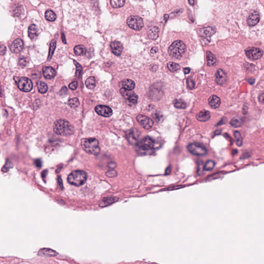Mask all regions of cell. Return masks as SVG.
Returning a JSON list of instances; mask_svg holds the SVG:
<instances>
[{"label": "cell", "instance_id": "obj_1", "mask_svg": "<svg viewBox=\"0 0 264 264\" xmlns=\"http://www.w3.org/2000/svg\"><path fill=\"white\" fill-rule=\"evenodd\" d=\"M53 130L57 135L63 136H69L74 133L73 125L65 119H59L55 122Z\"/></svg>", "mask_w": 264, "mask_h": 264}, {"label": "cell", "instance_id": "obj_2", "mask_svg": "<svg viewBox=\"0 0 264 264\" xmlns=\"http://www.w3.org/2000/svg\"><path fill=\"white\" fill-rule=\"evenodd\" d=\"M81 144L83 150L89 154L97 155L100 152L99 141L95 138H83Z\"/></svg>", "mask_w": 264, "mask_h": 264}, {"label": "cell", "instance_id": "obj_3", "mask_svg": "<svg viewBox=\"0 0 264 264\" xmlns=\"http://www.w3.org/2000/svg\"><path fill=\"white\" fill-rule=\"evenodd\" d=\"M87 179V175L86 172L82 170H76L69 174L67 180L72 185L80 186L85 183Z\"/></svg>", "mask_w": 264, "mask_h": 264}, {"label": "cell", "instance_id": "obj_4", "mask_svg": "<svg viewBox=\"0 0 264 264\" xmlns=\"http://www.w3.org/2000/svg\"><path fill=\"white\" fill-rule=\"evenodd\" d=\"M185 44L181 40H177L173 42L168 49L169 55L172 58L180 59L186 51Z\"/></svg>", "mask_w": 264, "mask_h": 264}, {"label": "cell", "instance_id": "obj_5", "mask_svg": "<svg viewBox=\"0 0 264 264\" xmlns=\"http://www.w3.org/2000/svg\"><path fill=\"white\" fill-rule=\"evenodd\" d=\"M155 144L154 141L152 138L149 137H146L138 144V149L142 154L147 153V152L150 151L154 148Z\"/></svg>", "mask_w": 264, "mask_h": 264}, {"label": "cell", "instance_id": "obj_6", "mask_svg": "<svg viewBox=\"0 0 264 264\" xmlns=\"http://www.w3.org/2000/svg\"><path fill=\"white\" fill-rule=\"evenodd\" d=\"M127 24L131 29L136 31L141 30L144 24L142 18L137 16H131L128 18Z\"/></svg>", "mask_w": 264, "mask_h": 264}, {"label": "cell", "instance_id": "obj_7", "mask_svg": "<svg viewBox=\"0 0 264 264\" xmlns=\"http://www.w3.org/2000/svg\"><path fill=\"white\" fill-rule=\"evenodd\" d=\"M188 150L192 154L203 156L207 153V150L204 146L199 143H192L187 147Z\"/></svg>", "mask_w": 264, "mask_h": 264}, {"label": "cell", "instance_id": "obj_8", "mask_svg": "<svg viewBox=\"0 0 264 264\" xmlns=\"http://www.w3.org/2000/svg\"><path fill=\"white\" fill-rule=\"evenodd\" d=\"M245 53L247 57L251 60H257L261 59L264 54L262 50L254 47L248 48L245 50Z\"/></svg>", "mask_w": 264, "mask_h": 264}, {"label": "cell", "instance_id": "obj_9", "mask_svg": "<svg viewBox=\"0 0 264 264\" xmlns=\"http://www.w3.org/2000/svg\"><path fill=\"white\" fill-rule=\"evenodd\" d=\"M120 93L122 96L128 101V102L133 104L137 103L138 101L137 95L133 91L130 90H127L125 89L121 88L120 90Z\"/></svg>", "mask_w": 264, "mask_h": 264}, {"label": "cell", "instance_id": "obj_10", "mask_svg": "<svg viewBox=\"0 0 264 264\" xmlns=\"http://www.w3.org/2000/svg\"><path fill=\"white\" fill-rule=\"evenodd\" d=\"M136 120L140 125L144 129L149 130L153 125V120L146 116L140 115L137 116Z\"/></svg>", "mask_w": 264, "mask_h": 264}, {"label": "cell", "instance_id": "obj_11", "mask_svg": "<svg viewBox=\"0 0 264 264\" xmlns=\"http://www.w3.org/2000/svg\"><path fill=\"white\" fill-rule=\"evenodd\" d=\"M18 87L20 90L23 92H30L33 88V83L32 81L29 78L22 77L18 82Z\"/></svg>", "mask_w": 264, "mask_h": 264}, {"label": "cell", "instance_id": "obj_12", "mask_svg": "<svg viewBox=\"0 0 264 264\" xmlns=\"http://www.w3.org/2000/svg\"><path fill=\"white\" fill-rule=\"evenodd\" d=\"M228 75L226 72L221 69L218 70L215 74V81L220 85H224L227 82Z\"/></svg>", "mask_w": 264, "mask_h": 264}, {"label": "cell", "instance_id": "obj_13", "mask_svg": "<svg viewBox=\"0 0 264 264\" xmlns=\"http://www.w3.org/2000/svg\"><path fill=\"white\" fill-rule=\"evenodd\" d=\"M95 111L99 115L105 117H110L113 114V111L111 108L105 105H97L95 107Z\"/></svg>", "mask_w": 264, "mask_h": 264}, {"label": "cell", "instance_id": "obj_14", "mask_svg": "<svg viewBox=\"0 0 264 264\" xmlns=\"http://www.w3.org/2000/svg\"><path fill=\"white\" fill-rule=\"evenodd\" d=\"M24 47V43L21 39H17L14 41L12 44L11 47V50L12 52L15 53H18L22 51Z\"/></svg>", "mask_w": 264, "mask_h": 264}, {"label": "cell", "instance_id": "obj_15", "mask_svg": "<svg viewBox=\"0 0 264 264\" xmlns=\"http://www.w3.org/2000/svg\"><path fill=\"white\" fill-rule=\"evenodd\" d=\"M111 51L115 55H121L122 52L123 50V46L120 42L119 41H113L111 44Z\"/></svg>", "mask_w": 264, "mask_h": 264}, {"label": "cell", "instance_id": "obj_16", "mask_svg": "<svg viewBox=\"0 0 264 264\" xmlns=\"http://www.w3.org/2000/svg\"><path fill=\"white\" fill-rule=\"evenodd\" d=\"M260 15L256 12H251L248 19V24L250 26H256L260 21Z\"/></svg>", "mask_w": 264, "mask_h": 264}, {"label": "cell", "instance_id": "obj_17", "mask_svg": "<svg viewBox=\"0 0 264 264\" xmlns=\"http://www.w3.org/2000/svg\"><path fill=\"white\" fill-rule=\"evenodd\" d=\"M216 29L213 26L204 27L200 30V34L205 37H209L213 36L216 33Z\"/></svg>", "mask_w": 264, "mask_h": 264}, {"label": "cell", "instance_id": "obj_18", "mask_svg": "<svg viewBox=\"0 0 264 264\" xmlns=\"http://www.w3.org/2000/svg\"><path fill=\"white\" fill-rule=\"evenodd\" d=\"M119 86L121 87V88L125 89L127 90H133L135 87V82L130 79H125L119 83Z\"/></svg>", "mask_w": 264, "mask_h": 264}, {"label": "cell", "instance_id": "obj_19", "mask_svg": "<svg viewBox=\"0 0 264 264\" xmlns=\"http://www.w3.org/2000/svg\"><path fill=\"white\" fill-rule=\"evenodd\" d=\"M56 71L54 68L51 67H45L43 69V74L45 78L52 79L56 75Z\"/></svg>", "mask_w": 264, "mask_h": 264}, {"label": "cell", "instance_id": "obj_20", "mask_svg": "<svg viewBox=\"0 0 264 264\" xmlns=\"http://www.w3.org/2000/svg\"><path fill=\"white\" fill-rule=\"evenodd\" d=\"M210 116L211 115L210 111L203 110L196 115V118L200 121L205 122L210 119Z\"/></svg>", "mask_w": 264, "mask_h": 264}, {"label": "cell", "instance_id": "obj_21", "mask_svg": "<svg viewBox=\"0 0 264 264\" xmlns=\"http://www.w3.org/2000/svg\"><path fill=\"white\" fill-rule=\"evenodd\" d=\"M209 103L212 108H217L220 105V99L215 95H213L210 96L209 99Z\"/></svg>", "mask_w": 264, "mask_h": 264}, {"label": "cell", "instance_id": "obj_22", "mask_svg": "<svg viewBox=\"0 0 264 264\" xmlns=\"http://www.w3.org/2000/svg\"><path fill=\"white\" fill-rule=\"evenodd\" d=\"M38 255L41 257H55L57 255V252L53 250L52 249H41L38 252Z\"/></svg>", "mask_w": 264, "mask_h": 264}, {"label": "cell", "instance_id": "obj_23", "mask_svg": "<svg viewBox=\"0 0 264 264\" xmlns=\"http://www.w3.org/2000/svg\"><path fill=\"white\" fill-rule=\"evenodd\" d=\"M148 37L152 40H155L158 38L159 35V29L156 26L150 27L148 31Z\"/></svg>", "mask_w": 264, "mask_h": 264}, {"label": "cell", "instance_id": "obj_24", "mask_svg": "<svg viewBox=\"0 0 264 264\" xmlns=\"http://www.w3.org/2000/svg\"><path fill=\"white\" fill-rule=\"evenodd\" d=\"M206 59L207 65L209 67L215 66L217 64V60L215 56L210 51H207L206 52Z\"/></svg>", "mask_w": 264, "mask_h": 264}, {"label": "cell", "instance_id": "obj_25", "mask_svg": "<svg viewBox=\"0 0 264 264\" xmlns=\"http://www.w3.org/2000/svg\"><path fill=\"white\" fill-rule=\"evenodd\" d=\"M29 37L31 39H34L38 36V29L37 26L35 24H31L29 27Z\"/></svg>", "mask_w": 264, "mask_h": 264}, {"label": "cell", "instance_id": "obj_26", "mask_svg": "<svg viewBox=\"0 0 264 264\" xmlns=\"http://www.w3.org/2000/svg\"><path fill=\"white\" fill-rule=\"evenodd\" d=\"M118 200L117 198H113V197H110V198H105L103 199L102 202L100 204V207H105L106 206L109 205L110 204H112L116 201Z\"/></svg>", "mask_w": 264, "mask_h": 264}, {"label": "cell", "instance_id": "obj_27", "mask_svg": "<svg viewBox=\"0 0 264 264\" xmlns=\"http://www.w3.org/2000/svg\"><path fill=\"white\" fill-rule=\"evenodd\" d=\"M243 123V120L240 117H234L231 120L230 125L234 128H238L241 126Z\"/></svg>", "mask_w": 264, "mask_h": 264}, {"label": "cell", "instance_id": "obj_28", "mask_svg": "<svg viewBox=\"0 0 264 264\" xmlns=\"http://www.w3.org/2000/svg\"><path fill=\"white\" fill-rule=\"evenodd\" d=\"M37 86L39 92L42 93V94L46 93L48 91V89L47 84H45V82H38L37 83Z\"/></svg>", "mask_w": 264, "mask_h": 264}, {"label": "cell", "instance_id": "obj_29", "mask_svg": "<svg viewBox=\"0 0 264 264\" xmlns=\"http://www.w3.org/2000/svg\"><path fill=\"white\" fill-rule=\"evenodd\" d=\"M86 86L89 89H92L96 87V79L93 77H89L86 81Z\"/></svg>", "mask_w": 264, "mask_h": 264}, {"label": "cell", "instance_id": "obj_30", "mask_svg": "<svg viewBox=\"0 0 264 264\" xmlns=\"http://www.w3.org/2000/svg\"><path fill=\"white\" fill-rule=\"evenodd\" d=\"M74 52L77 55H83L86 53V49L84 45H77L74 49Z\"/></svg>", "mask_w": 264, "mask_h": 264}, {"label": "cell", "instance_id": "obj_31", "mask_svg": "<svg viewBox=\"0 0 264 264\" xmlns=\"http://www.w3.org/2000/svg\"><path fill=\"white\" fill-rule=\"evenodd\" d=\"M45 18L48 21H54L56 19V15L54 12L51 10H48L45 13Z\"/></svg>", "mask_w": 264, "mask_h": 264}, {"label": "cell", "instance_id": "obj_32", "mask_svg": "<svg viewBox=\"0 0 264 264\" xmlns=\"http://www.w3.org/2000/svg\"><path fill=\"white\" fill-rule=\"evenodd\" d=\"M167 67L171 72H175L180 69V66L174 62H169L167 64Z\"/></svg>", "mask_w": 264, "mask_h": 264}, {"label": "cell", "instance_id": "obj_33", "mask_svg": "<svg viewBox=\"0 0 264 264\" xmlns=\"http://www.w3.org/2000/svg\"><path fill=\"white\" fill-rule=\"evenodd\" d=\"M111 4L115 8L121 7L125 5V0H111Z\"/></svg>", "mask_w": 264, "mask_h": 264}, {"label": "cell", "instance_id": "obj_34", "mask_svg": "<svg viewBox=\"0 0 264 264\" xmlns=\"http://www.w3.org/2000/svg\"><path fill=\"white\" fill-rule=\"evenodd\" d=\"M174 105L176 108H180V109H185L187 107L186 103L181 99L176 100L174 101Z\"/></svg>", "mask_w": 264, "mask_h": 264}, {"label": "cell", "instance_id": "obj_35", "mask_svg": "<svg viewBox=\"0 0 264 264\" xmlns=\"http://www.w3.org/2000/svg\"><path fill=\"white\" fill-rule=\"evenodd\" d=\"M235 139L236 144L238 147H241L243 144V138L240 135V133L238 131H235L234 133Z\"/></svg>", "mask_w": 264, "mask_h": 264}, {"label": "cell", "instance_id": "obj_36", "mask_svg": "<svg viewBox=\"0 0 264 264\" xmlns=\"http://www.w3.org/2000/svg\"><path fill=\"white\" fill-rule=\"evenodd\" d=\"M215 166V163L212 160L207 161L204 165V170L205 171H210L213 169Z\"/></svg>", "mask_w": 264, "mask_h": 264}, {"label": "cell", "instance_id": "obj_37", "mask_svg": "<svg viewBox=\"0 0 264 264\" xmlns=\"http://www.w3.org/2000/svg\"><path fill=\"white\" fill-rule=\"evenodd\" d=\"M68 103L69 106L72 107V108H76L80 105L79 100L77 98H72L70 100H69Z\"/></svg>", "mask_w": 264, "mask_h": 264}, {"label": "cell", "instance_id": "obj_38", "mask_svg": "<svg viewBox=\"0 0 264 264\" xmlns=\"http://www.w3.org/2000/svg\"><path fill=\"white\" fill-rule=\"evenodd\" d=\"M56 43L55 41H53L52 42H51L50 47L48 59H50L51 57H52L53 54L54 53V51L56 48Z\"/></svg>", "mask_w": 264, "mask_h": 264}, {"label": "cell", "instance_id": "obj_39", "mask_svg": "<svg viewBox=\"0 0 264 264\" xmlns=\"http://www.w3.org/2000/svg\"><path fill=\"white\" fill-rule=\"evenodd\" d=\"M74 63L75 64L76 66V76L77 77H80V74L81 73L82 71V67L81 65H80V64L78 63L77 61L74 60Z\"/></svg>", "mask_w": 264, "mask_h": 264}, {"label": "cell", "instance_id": "obj_40", "mask_svg": "<svg viewBox=\"0 0 264 264\" xmlns=\"http://www.w3.org/2000/svg\"><path fill=\"white\" fill-rule=\"evenodd\" d=\"M23 8L22 6H18L16 8V9H15V11H14V15L15 16H19L21 15V13L23 12Z\"/></svg>", "mask_w": 264, "mask_h": 264}, {"label": "cell", "instance_id": "obj_41", "mask_svg": "<svg viewBox=\"0 0 264 264\" xmlns=\"http://www.w3.org/2000/svg\"><path fill=\"white\" fill-rule=\"evenodd\" d=\"M117 172L115 170L111 169L106 173V176L109 177H115L117 176Z\"/></svg>", "mask_w": 264, "mask_h": 264}, {"label": "cell", "instance_id": "obj_42", "mask_svg": "<svg viewBox=\"0 0 264 264\" xmlns=\"http://www.w3.org/2000/svg\"><path fill=\"white\" fill-rule=\"evenodd\" d=\"M187 87L190 89H192L195 86V83L194 82V81L190 78H188L187 80Z\"/></svg>", "mask_w": 264, "mask_h": 264}, {"label": "cell", "instance_id": "obj_43", "mask_svg": "<svg viewBox=\"0 0 264 264\" xmlns=\"http://www.w3.org/2000/svg\"><path fill=\"white\" fill-rule=\"evenodd\" d=\"M27 63H28V59L26 57H23L20 59L19 64L20 66L24 67L27 64Z\"/></svg>", "mask_w": 264, "mask_h": 264}, {"label": "cell", "instance_id": "obj_44", "mask_svg": "<svg viewBox=\"0 0 264 264\" xmlns=\"http://www.w3.org/2000/svg\"><path fill=\"white\" fill-rule=\"evenodd\" d=\"M78 82L77 81H74L71 82V84H69V88L71 89V90H75L78 88Z\"/></svg>", "mask_w": 264, "mask_h": 264}, {"label": "cell", "instance_id": "obj_45", "mask_svg": "<svg viewBox=\"0 0 264 264\" xmlns=\"http://www.w3.org/2000/svg\"><path fill=\"white\" fill-rule=\"evenodd\" d=\"M108 167L111 169H114L117 167V164L115 162H111L108 164Z\"/></svg>", "mask_w": 264, "mask_h": 264}, {"label": "cell", "instance_id": "obj_46", "mask_svg": "<svg viewBox=\"0 0 264 264\" xmlns=\"http://www.w3.org/2000/svg\"><path fill=\"white\" fill-rule=\"evenodd\" d=\"M258 100L260 101V103L264 104V92L262 93L261 95H260L258 97Z\"/></svg>", "mask_w": 264, "mask_h": 264}, {"label": "cell", "instance_id": "obj_47", "mask_svg": "<svg viewBox=\"0 0 264 264\" xmlns=\"http://www.w3.org/2000/svg\"><path fill=\"white\" fill-rule=\"evenodd\" d=\"M6 52V48L4 45H2L1 47V55H4L5 54Z\"/></svg>", "mask_w": 264, "mask_h": 264}, {"label": "cell", "instance_id": "obj_48", "mask_svg": "<svg viewBox=\"0 0 264 264\" xmlns=\"http://www.w3.org/2000/svg\"><path fill=\"white\" fill-rule=\"evenodd\" d=\"M183 186H174V187H170L168 188H167L166 190H165V191H170V190H174L175 189H178V188H180L183 187Z\"/></svg>", "mask_w": 264, "mask_h": 264}, {"label": "cell", "instance_id": "obj_49", "mask_svg": "<svg viewBox=\"0 0 264 264\" xmlns=\"http://www.w3.org/2000/svg\"><path fill=\"white\" fill-rule=\"evenodd\" d=\"M158 49L156 47H153L151 50V53L152 54H155L158 52Z\"/></svg>", "mask_w": 264, "mask_h": 264}, {"label": "cell", "instance_id": "obj_50", "mask_svg": "<svg viewBox=\"0 0 264 264\" xmlns=\"http://www.w3.org/2000/svg\"><path fill=\"white\" fill-rule=\"evenodd\" d=\"M183 71H184L185 73L188 74L191 71V69L189 68H185L184 69H183Z\"/></svg>", "mask_w": 264, "mask_h": 264}, {"label": "cell", "instance_id": "obj_51", "mask_svg": "<svg viewBox=\"0 0 264 264\" xmlns=\"http://www.w3.org/2000/svg\"><path fill=\"white\" fill-rule=\"evenodd\" d=\"M170 172H171V168H170V167H168V168L167 169L166 173H167H167L169 174V173H170Z\"/></svg>", "mask_w": 264, "mask_h": 264}, {"label": "cell", "instance_id": "obj_52", "mask_svg": "<svg viewBox=\"0 0 264 264\" xmlns=\"http://www.w3.org/2000/svg\"><path fill=\"white\" fill-rule=\"evenodd\" d=\"M188 1H189V3L191 5H193L194 4V3H195L194 0H188Z\"/></svg>", "mask_w": 264, "mask_h": 264}]
</instances>
